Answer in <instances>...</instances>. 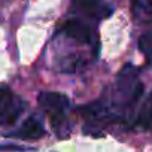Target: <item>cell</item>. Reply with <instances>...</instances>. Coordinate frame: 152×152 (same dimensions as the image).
<instances>
[{"label":"cell","mask_w":152,"mask_h":152,"mask_svg":"<svg viewBox=\"0 0 152 152\" xmlns=\"http://www.w3.org/2000/svg\"><path fill=\"white\" fill-rule=\"evenodd\" d=\"M24 146L18 145H0V151H24Z\"/></svg>","instance_id":"cell-10"},{"label":"cell","mask_w":152,"mask_h":152,"mask_svg":"<svg viewBox=\"0 0 152 152\" xmlns=\"http://www.w3.org/2000/svg\"><path fill=\"white\" fill-rule=\"evenodd\" d=\"M15 136L26 140H37L45 136V128H43V124L36 116H30L23 122V125L15 133Z\"/></svg>","instance_id":"cell-6"},{"label":"cell","mask_w":152,"mask_h":152,"mask_svg":"<svg viewBox=\"0 0 152 152\" xmlns=\"http://www.w3.org/2000/svg\"><path fill=\"white\" fill-rule=\"evenodd\" d=\"M139 49L146 55L148 60H152V30L146 31L139 39Z\"/></svg>","instance_id":"cell-9"},{"label":"cell","mask_w":152,"mask_h":152,"mask_svg":"<svg viewBox=\"0 0 152 152\" xmlns=\"http://www.w3.org/2000/svg\"><path fill=\"white\" fill-rule=\"evenodd\" d=\"M24 110V100L17 96L9 87L0 85V125L9 127L15 124Z\"/></svg>","instance_id":"cell-3"},{"label":"cell","mask_w":152,"mask_h":152,"mask_svg":"<svg viewBox=\"0 0 152 152\" xmlns=\"http://www.w3.org/2000/svg\"><path fill=\"white\" fill-rule=\"evenodd\" d=\"M134 125L139 128H143V130H152V96L143 103V106L134 121Z\"/></svg>","instance_id":"cell-8"},{"label":"cell","mask_w":152,"mask_h":152,"mask_svg":"<svg viewBox=\"0 0 152 152\" xmlns=\"http://www.w3.org/2000/svg\"><path fill=\"white\" fill-rule=\"evenodd\" d=\"M131 12L139 23H152V0H131Z\"/></svg>","instance_id":"cell-7"},{"label":"cell","mask_w":152,"mask_h":152,"mask_svg":"<svg viewBox=\"0 0 152 152\" xmlns=\"http://www.w3.org/2000/svg\"><path fill=\"white\" fill-rule=\"evenodd\" d=\"M70 11L91 21H103L113 14L112 5L104 0H72Z\"/></svg>","instance_id":"cell-5"},{"label":"cell","mask_w":152,"mask_h":152,"mask_svg":"<svg viewBox=\"0 0 152 152\" xmlns=\"http://www.w3.org/2000/svg\"><path fill=\"white\" fill-rule=\"evenodd\" d=\"M143 94V85L137 79V72L131 66H125L118 75L110 93L102 100L91 103L84 112L93 121L116 122L128 118L134 106Z\"/></svg>","instance_id":"cell-1"},{"label":"cell","mask_w":152,"mask_h":152,"mask_svg":"<svg viewBox=\"0 0 152 152\" xmlns=\"http://www.w3.org/2000/svg\"><path fill=\"white\" fill-rule=\"evenodd\" d=\"M39 104L42 110L48 115L55 133L61 136V131L67 125V110L70 107V100L67 96L55 91H43L39 94Z\"/></svg>","instance_id":"cell-2"},{"label":"cell","mask_w":152,"mask_h":152,"mask_svg":"<svg viewBox=\"0 0 152 152\" xmlns=\"http://www.w3.org/2000/svg\"><path fill=\"white\" fill-rule=\"evenodd\" d=\"M58 34L79 45L97 46V37H96L93 27L87 21H82L79 18L67 20L58 30Z\"/></svg>","instance_id":"cell-4"}]
</instances>
